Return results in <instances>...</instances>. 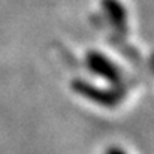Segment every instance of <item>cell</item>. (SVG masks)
Returning <instances> with one entry per match:
<instances>
[{
	"mask_svg": "<svg viewBox=\"0 0 154 154\" xmlns=\"http://www.w3.org/2000/svg\"><path fill=\"white\" fill-rule=\"evenodd\" d=\"M102 5L105 6L114 24H117L120 29H126L127 15H126V9L123 8V5L118 0H102Z\"/></svg>",
	"mask_w": 154,
	"mask_h": 154,
	"instance_id": "cell-1",
	"label": "cell"
},
{
	"mask_svg": "<svg viewBox=\"0 0 154 154\" xmlns=\"http://www.w3.org/2000/svg\"><path fill=\"white\" fill-rule=\"evenodd\" d=\"M153 64H154V58H153Z\"/></svg>",
	"mask_w": 154,
	"mask_h": 154,
	"instance_id": "cell-2",
	"label": "cell"
}]
</instances>
